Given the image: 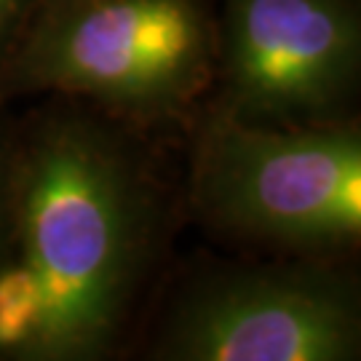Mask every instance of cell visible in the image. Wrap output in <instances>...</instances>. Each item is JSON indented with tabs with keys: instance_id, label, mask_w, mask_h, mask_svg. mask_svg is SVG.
<instances>
[{
	"instance_id": "cell-1",
	"label": "cell",
	"mask_w": 361,
	"mask_h": 361,
	"mask_svg": "<svg viewBox=\"0 0 361 361\" xmlns=\"http://www.w3.org/2000/svg\"><path fill=\"white\" fill-rule=\"evenodd\" d=\"M171 209L129 123L59 99L11 131L0 361L116 356L164 259Z\"/></svg>"
},
{
	"instance_id": "cell-2",
	"label": "cell",
	"mask_w": 361,
	"mask_h": 361,
	"mask_svg": "<svg viewBox=\"0 0 361 361\" xmlns=\"http://www.w3.org/2000/svg\"><path fill=\"white\" fill-rule=\"evenodd\" d=\"M214 56V0H40L3 65L0 107L51 94L140 131L188 126Z\"/></svg>"
},
{
	"instance_id": "cell-3",
	"label": "cell",
	"mask_w": 361,
	"mask_h": 361,
	"mask_svg": "<svg viewBox=\"0 0 361 361\" xmlns=\"http://www.w3.org/2000/svg\"><path fill=\"white\" fill-rule=\"evenodd\" d=\"M185 201L244 255L350 262L361 244V121L246 123L204 104L188 123Z\"/></svg>"
},
{
	"instance_id": "cell-4",
	"label": "cell",
	"mask_w": 361,
	"mask_h": 361,
	"mask_svg": "<svg viewBox=\"0 0 361 361\" xmlns=\"http://www.w3.org/2000/svg\"><path fill=\"white\" fill-rule=\"evenodd\" d=\"M145 356L158 361H356L361 289L350 262L201 259L166 292Z\"/></svg>"
},
{
	"instance_id": "cell-5",
	"label": "cell",
	"mask_w": 361,
	"mask_h": 361,
	"mask_svg": "<svg viewBox=\"0 0 361 361\" xmlns=\"http://www.w3.org/2000/svg\"><path fill=\"white\" fill-rule=\"evenodd\" d=\"M214 16L209 107L262 126L359 118L361 0H214Z\"/></svg>"
},
{
	"instance_id": "cell-6",
	"label": "cell",
	"mask_w": 361,
	"mask_h": 361,
	"mask_svg": "<svg viewBox=\"0 0 361 361\" xmlns=\"http://www.w3.org/2000/svg\"><path fill=\"white\" fill-rule=\"evenodd\" d=\"M38 3L40 0H0V73Z\"/></svg>"
},
{
	"instance_id": "cell-7",
	"label": "cell",
	"mask_w": 361,
	"mask_h": 361,
	"mask_svg": "<svg viewBox=\"0 0 361 361\" xmlns=\"http://www.w3.org/2000/svg\"><path fill=\"white\" fill-rule=\"evenodd\" d=\"M11 225V131L0 129V257Z\"/></svg>"
}]
</instances>
